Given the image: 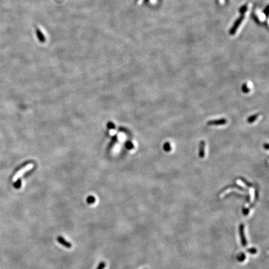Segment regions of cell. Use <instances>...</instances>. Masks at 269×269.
I'll list each match as a JSON object with an SVG mask.
<instances>
[{
    "instance_id": "obj_9",
    "label": "cell",
    "mask_w": 269,
    "mask_h": 269,
    "mask_svg": "<svg viewBox=\"0 0 269 269\" xmlns=\"http://www.w3.org/2000/svg\"><path fill=\"white\" fill-rule=\"evenodd\" d=\"M164 149H165V151H170L171 150V148H170V145L169 144V143H166V144H165V145H164Z\"/></svg>"
},
{
    "instance_id": "obj_7",
    "label": "cell",
    "mask_w": 269,
    "mask_h": 269,
    "mask_svg": "<svg viewBox=\"0 0 269 269\" xmlns=\"http://www.w3.org/2000/svg\"><path fill=\"white\" fill-rule=\"evenodd\" d=\"M105 267H106V264L104 262H101L99 263V264L96 269H104Z\"/></svg>"
},
{
    "instance_id": "obj_1",
    "label": "cell",
    "mask_w": 269,
    "mask_h": 269,
    "mask_svg": "<svg viewBox=\"0 0 269 269\" xmlns=\"http://www.w3.org/2000/svg\"><path fill=\"white\" fill-rule=\"evenodd\" d=\"M33 167H34V165L32 163H29V164L27 165L25 167H24L23 168H22L21 169H20L19 171H18L15 174V175L14 176L13 180L14 181H17L21 176H22L24 175V173L31 170Z\"/></svg>"
},
{
    "instance_id": "obj_2",
    "label": "cell",
    "mask_w": 269,
    "mask_h": 269,
    "mask_svg": "<svg viewBox=\"0 0 269 269\" xmlns=\"http://www.w3.org/2000/svg\"><path fill=\"white\" fill-rule=\"evenodd\" d=\"M57 242H58L59 244H60L64 246V247H66V248L70 249V248H71L72 246V244H71V242L67 241L64 238V237H62V236H58V237H57Z\"/></svg>"
},
{
    "instance_id": "obj_5",
    "label": "cell",
    "mask_w": 269,
    "mask_h": 269,
    "mask_svg": "<svg viewBox=\"0 0 269 269\" xmlns=\"http://www.w3.org/2000/svg\"><path fill=\"white\" fill-rule=\"evenodd\" d=\"M243 226L241 225V239H242V245L243 246H246V241L245 239V236L244 235V232H243Z\"/></svg>"
},
{
    "instance_id": "obj_3",
    "label": "cell",
    "mask_w": 269,
    "mask_h": 269,
    "mask_svg": "<svg viewBox=\"0 0 269 269\" xmlns=\"http://www.w3.org/2000/svg\"><path fill=\"white\" fill-rule=\"evenodd\" d=\"M227 123V120L225 118L219 119L217 120H211L208 122V125H223Z\"/></svg>"
},
{
    "instance_id": "obj_6",
    "label": "cell",
    "mask_w": 269,
    "mask_h": 269,
    "mask_svg": "<svg viewBox=\"0 0 269 269\" xmlns=\"http://www.w3.org/2000/svg\"><path fill=\"white\" fill-rule=\"evenodd\" d=\"M258 116H259L258 114L254 115L251 116L250 117L248 118V119H247V122H248L249 123H252V122H254L256 120V118L258 117Z\"/></svg>"
},
{
    "instance_id": "obj_8",
    "label": "cell",
    "mask_w": 269,
    "mask_h": 269,
    "mask_svg": "<svg viewBox=\"0 0 269 269\" xmlns=\"http://www.w3.org/2000/svg\"><path fill=\"white\" fill-rule=\"evenodd\" d=\"M87 202L89 203V204H93L95 201H96V199H95L93 197H92V196H90V197H89L88 198H87Z\"/></svg>"
},
{
    "instance_id": "obj_4",
    "label": "cell",
    "mask_w": 269,
    "mask_h": 269,
    "mask_svg": "<svg viewBox=\"0 0 269 269\" xmlns=\"http://www.w3.org/2000/svg\"><path fill=\"white\" fill-rule=\"evenodd\" d=\"M204 147H205V142L203 141H201L200 143V148H199V156L201 158H203L204 156Z\"/></svg>"
}]
</instances>
